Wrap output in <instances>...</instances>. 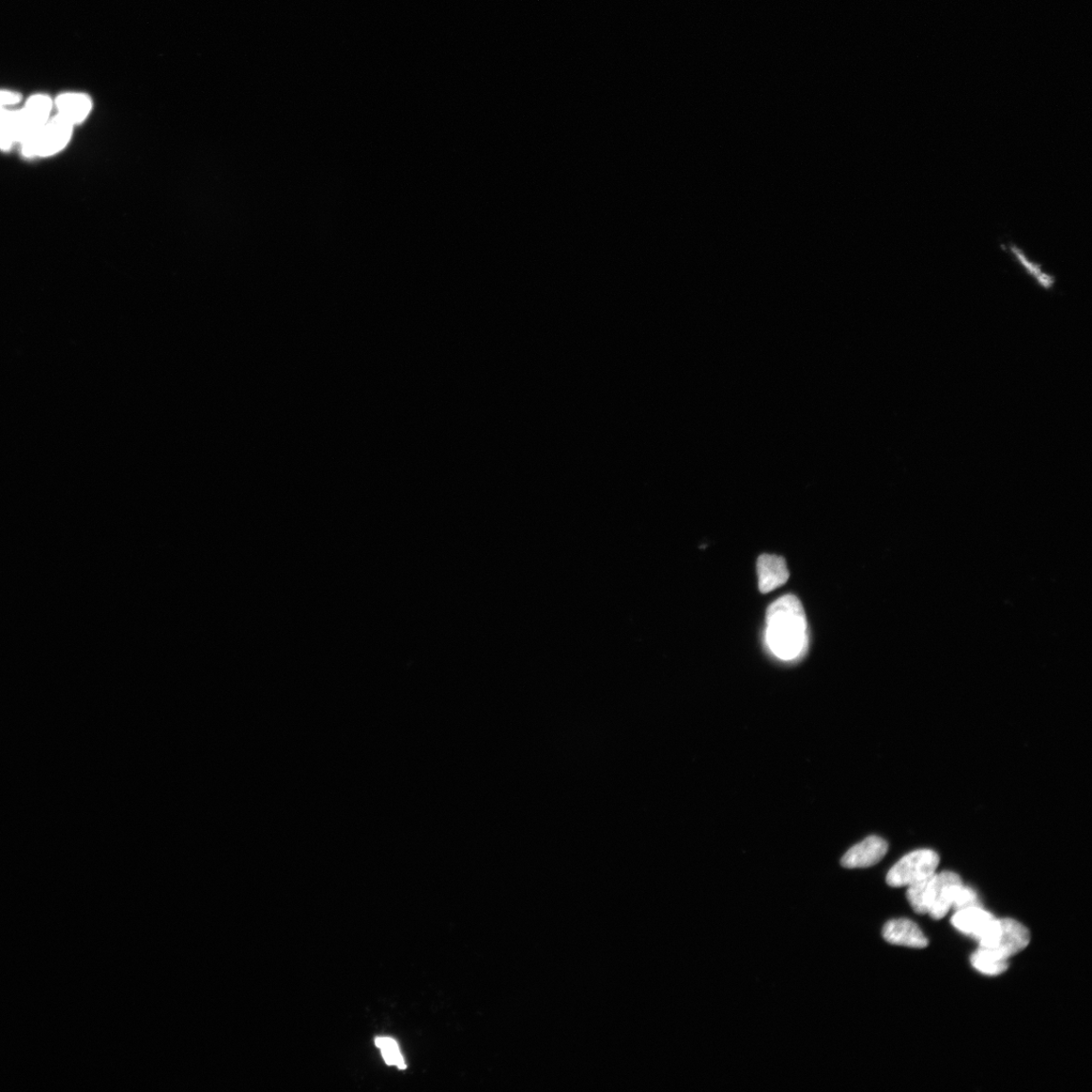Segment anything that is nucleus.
<instances>
[{
	"label": "nucleus",
	"mask_w": 1092,
	"mask_h": 1092,
	"mask_svg": "<svg viewBox=\"0 0 1092 1092\" xmlns=\"http://www.w3.org/2000/svg\"><path fill=\"white\" fill-rule=\"evenodd\" d=\"M766 623L767 643L777 657L793 661L806 650L807 620L797 596L789 594L773 602L767 610Z\"/></svg>",
	"instance_id": "nucleus-1"
},
{
	"label": "nucleus",
	"mask_w": 1092,
	"mask_h": 1092,
	"mask_svg": "<svg viewBox=\"0 0 1092 1092\" xmlns=\"http://www.w3.org/2000/svg\"><path fill=\"white\" fill-rule=\"evenodd\" d=\"M962 885L958 874L950 871L935 873L908 886L907 901L917 914L929 915L939 921L945 918L952 908L955 895Z\"/></svg>",
	"instance_id": "nucleus-2"
},
{
	"label": "nucleus",
	"mask_w": 1092,
	"mask_h": 1092,
	"mask_svg": "<svg viewBox=\"0 0 1092 1092\" xmlns=\"http://www.w3.org/2000/svg\"><path fill=\"white\" fill-rule=\"evenodd\" d=\"M978 941L980 947L993 951L1002 959L1009 960L1011 957L1029 946L1030 934L1019 922L1012 919H995Z\"/></svg>",
	"instance_id": "nucleus-3"
},
{
	"label": "nucleus",
	"mask_w": 1092,
	"mask_h": 1092,
	"mask_svg": "<svg viewBox=\"0 0 1092 1092\" xmlns=\"http://www.w3.org/2000/svg\"><path fill=\"white\" fill-rule=\"evenodd\" d=\"M73 127L66 118L57 115L21 143L24 156L49 157L62 152L71 139Z\"/></svg>",
	"instance_id": "nucleus-4"
},
{
	"label": "nucleus",
	"mask_w": 1092,
	"mask_h": 1092,
	"mask_svg": "<svg viewBox=\"0 0 1092 1092\" xmlns=\"http://www.w3.org/2000/svg\"><path fill=\"white\" fill-rule=\"evenodd\" d=\"M939 863L940 857L933 850L911 851L891 868L887 885L895 888L914 886L935 874Z\"/></svg>",
	"instance_id": "nucleus-5"
},
{
	"label": "nucleus",
	"mask_w": 1092,
	"mask_h": 1092,
	"mask_svg": "<svg viewBox=\"0 0 1092 1092\" xmlns=\"http://www.w3.org/2000/svg\"><path fill=\"white\" fill-rule=\"evenodd\" d=\"M888 850L886 840L876 835L867 837L860 844L850 848L842 859V865L849 869L868 868L878 864Z\"/></svg>",
	"instance_id": "nucleus-6"
},
{
	"label": "nucleus",
	"mask_w": 1092,
	"mask_h": 1092,
	"mask_svg": "<svg viewBox=\"0 0 1092 1092\" xmlns=\"http://www.w3.org/2000/svg\"><path fill=\"white\" fill-rule=\"evenodd\" d=\"M884 938L896 946L922 949L929 945L920 926L906 919L889 921L884 927Z\"/></svg>",
	"instance_id": "nucleus-7"
},
{
	"label": "nucleus",
	"mask_w": 1092,
	"mask_h": 1092,
	"mask_svg": "<svg viewBox=\"0 0 1092 1092\" xmlns=\"http://www.w3.org/2000/svg\"><path fill=\"white\" fill-rule=\"evenodd\" d=\"M757 571L759 589L762 594L780 588L789 579L785 559L776 555H761L758 559Z\"/></svg>",
	"instance_id": "nucleus-8"
},
{
	"label": "nucleus",
	"mask_w": 1092,
	"mask_h": 1092,
	"mask_svg": "<svg viewBox=\"0 0 1092 1092\" xmlns=\"http://www.w3.org/2000/svg\"><path fill=\"white\" fill-rule=\"evenodd\" d=\"M995 918L981 906H971L957 910L951 922L955 929L979 940Z\"/></svg>",
	"instance_id": "nucleus-9"
},
{
	"label": "nucleus",
	"mask_w": 1092,
	"mask_h": 1092,
	"mask_svg": "<svg viewBox=\"0 0 1092 1092\" xmlns=\"http://www.w3.org/2000/svg\"><path fill=\"white\" fill-rule=\"evenodd\" d=\"M55 104L58 115L63 116L73 126L82 123L93 109L91 98L80 93L60 95Z\"/></svg>",
	"instance_id": "nucleus-10"
},
{
	"label": "nucleus",
	"mask_w": 1092,
	"mask_h": 1092,
	"mask_svg": "<svg viewBox=\"0 0 1092 1092\" xmlns=\"http://www.w3.org/2000/svg\"><path fill=\"white\" fill-rule=\"evenodd\" d=\"M971 964L980 974L987 976H997L1009 968V962L1006 959L1000 958L998 955L989 949L979 947V949L972 954Z\"/></svg>",
	"instance_id": "nucleus-11"
},
{
	"label": "nucleus",
	"mask_w": 1092,
	"mask_h": 1092,
	"mask_svg": "<svg viewBox=\"0 0 1092 1092\" xmlns=\"http://www.w3.org/2000/svg\"><path fill=\"white\" fill-rule=\"evenodd\" d=\"M376 1045L382 1050L386 1065L406 1069L405 1061H403L398 1044L393 1039L379 1037L376 1039Z\"/></svg>",
	"instance_id": "nucleus-12"
},
{
	"label": "nucleus",
	"mask_w": 1092,
	"mask_h": 1092,
	"mask_svg": "<svg viewBox=\"0 0 1092 1092\" xmlns=\"http://www.w3.org/2000/svg\"><path fill=\"white\" fill-rule=\"evenodd\" d=\"M971 906H981L978 895L974 889L962 885L955 895L952 908L957 911Z\"/></svg>",
	"instance_id": "nucleus-13"
},
{
	"label": "nucleus",
	"mask_w": 1092,
	"mask_h": 1092,
	"mask_svg": "<svg viewBox=\"0 0 1092 1092\" xmlns=\"http://www.w3.org/2000/svg\"><path fill=\"white\" fill-rule=\"evenodd\" d=\"M22 96L16 92L0 91V109H6L21 101Z\"/></svg>",
	"instance_id": "nucleus-14"
},
{
	"label": "nucleus",
	"mask_w": 1092,
	"mask_h": 1092,
	"mask_svg": "<svg viewBox=\"0 0 1092 1092\" xmlns=\"http://www.w3.org/2000/svg\"><path fill=\"white\" fill-rule=\"evenodd\" d=\"M9 112V111L7 109H0V124H2L5 121Z\"/></svg>",
	"instance_id": "nucleus-15"
}]
</instances>
